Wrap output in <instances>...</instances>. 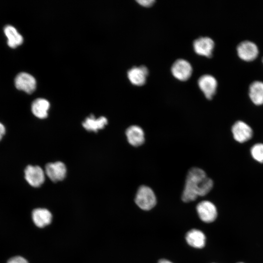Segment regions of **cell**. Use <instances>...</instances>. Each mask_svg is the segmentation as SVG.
Here are the masks:
<instances>
[{"label":"cell","instance_id":"cell-25","mask_svg":"<svg viewBox=\"0 0 263 263\" xmlns=\"http://www.w3.org/2000/svg\"></svg>","mask_w":263,"mask_h":263},{"label":"cell","instance_id":"cell-3","mask_svg":"<svg viewBox=\"0 0 263 263\" xmlns=\"http://www.w3.org/2000/svg\"><path fill=\"white\" fill-rule=\"evenodd\" d=\"M238 56L243 60L252 61L255 60L259 54V49L255 43L248 40L240 42L237 47Z\"/></svg>","mask_w":263,"mask_h":263},{"label":"cell","instance_id":"cell-6","mask_svg":"<svg viewBox=\"0 0 263 263\" xmlns=\"http://www.w3.org/2000/svg\"><path fill=\"white\" fill-rule=\"evenodd\" d=\"M171 71L175 78L181 81H186L190 77L192 68L188 61L178 59L173 63Z\"/></svg>","mask_w":263,"mask_h":263},{"label":"cell","instance_id":"cell-8","mask_svg":"<svg viewBox=\"0 0 263 263\" xmlns=\"http://www.w3.org/2000/svg\"><path fill=\"white\" fill-rule=\"evenodd\" d=\"M15 85L18 89L31 94L35 90L37 83L35 77L31 75L21 72L16 76Z\"/></svg>","mask_w":263,"mask_h":263},{"label":"cell","instance_id":"cell-17","mask_svg":"<svg viewBox=\"0 0 263 263\" xmlns=\"http://www.w3.org/2000/svg\"><path fill=\"white\" fill-rule=\"evenodd\" d=\"M249 96L251 101L256 105L263 104V82H253L249 88Z\"/></svg>","mask_w":263,"mask_h":263},{"label":"cell","instance_id":"cell-19","mask_svg":"<svg viewBox=\"0 0 263 263\" xmlns=\"http://www.w3.org/2000/svg\"><path fill=\"white\" fill-rule=\"evenodd\" d=\"M4 32L7 38V44L10 47L14 48L22 43V36L14 26L10 25L5 26Z\"/></svg>","mask_w":263,"mask_h":263},{"label":"cell","instance_id":"cell-26","mask_svg":"<svg viewBox=\"0 0 263 263\" xmlns=\"http://www.w3.org/2000/svg\"></svg>","mask_w":263,"mask_h":263},{"label":"cell","instance_id":"cell-21","mask_svg":"<svg viewBox=\"0 0 263 263\" xmlns=\"http://www.w3.org/2000/svg\"><path fill=\"white\" fill-rule=\"evenodd\" d=\"M7 263H28L27 261L20 256H16L10 259Z\"/></svg>","mask_w":263,"mask_h":263},{"label":"cell","instance_id":"cell-15","mask_svg":"<svg viewBox=\"0 0 263 263\" xmlns=\"http://www.w3.org/2000/svg\"><path fill=\"white\" fill-rule=\"evenodd\" d=\"M32 219L36 226L42 228L51 223L52 215L51 213L45 208H36L32 212Z\"/></svg>","mask_w":263,"mask_h":263},{"label":"cell","instance_id":"cell-9","mask_svg":"<svg viewBox=\"0 0 263 263\" xmlns=\"http://www.w3.org/2000/svg\"><path fill=\"white\" fill-rule=\"evenodd\" d=\"M66 167L65 164L60 161L49 163L45 166V173L53 182L61 181L66 174Z\"/></svg>","mask_w":263,"mask_h":263},{"label":"cell","instance_id":"cell-13","mask_svg":"<svg viewBox=\"0 0 263 263\" xmlns=\"http://www.w3.org/2000/svg\"><path fill=\"white\" fill-rule=\"evenodd\" d=\"M148 74V69L146 66H134L128 72V77L133 85L142 86L146 82Z\"/></svg>","mask_w":263,"mask_h":263},{"label":"cell","instance_id":"cell-4","mask_svg":"<svg viewBox=\"0 0 263 263\" xmlns=\"http://www.w3.org/2000/svg\"><path fill=\"white\" fill-rule=\"evenodd\" d=\"M196 210L199 217L204 222L211 223L217 218V208L210 201H203L199 202L196 206Z\"/></svg>","mask_w":263,"mask_h":263},{"label":"cell","instance_id":"cell-23","mask_svg":"<svg viewBox=\"0 0 263 263\" xmlns=\"http://www.w3.org/2000/svg\"><path fill=\"white\" fill-rule=\"evenodd\" d=\"M5 133V128L4 125L0 122V141Z\"/></svg>","mask_w":263,"mask_h":263},{"label":"cell","instance_id":"cell-18","mask_svg":"<svg viewBox=\"0 0 263 263\" xmlns=\"http://www.w3.org/2000/svg\"><path fill=\"white\" fill-rule=\"evenodd\" d=\"M108 124V120L104 116H101L98 118L91 114L87 117L82 123L83 127L88 131L97 132L98 130L103 129Z\"/></svg>","mask_w":263,"mask_h":263},{"label":"cell","instance_id":"cell-7","mask_svg":"<svg viewBox=\"0 0 263 263\" xmlns=\"http://www.w3.org/2000/svg\"><path fill=\"white\" fill-rule=\"evenodd\" d=\"M231 130L234 139L239 143L245 142L252 136L253 131L251 128L242 121L236 122Z\"/></svg>","mask_w":263,"mask_h":263},{"label":"cell","instance_id":"cell-2","mask_svg":"<svg viewBox=\"0 0 263 263\" xmlns=\"http://www.w3.org/2000/svg\"><path fill=\"white\" fill-rule=\"evenodd\" d=\"M135 202L137 206L144 210H149L156 204V197L152 189L146 186H141L138 189Z\"/></svg>","mask_w":263,"mask_h":263},{"label":"cell","instance_id":"cell-14","mask_svg":"<svg viewBox=\"0 0 263 263\" xmlns=\"http://www.w3.org/2000/svg\"><path fill=\"white\" fill-rule=\"evenodd\" d=\"M185 238L188 244L195 248H202L206 244L205 235L199 229H192L189 230L187 233Z\"/></svg>","mask_w":263,"mask_h":263},{"label":"cell","instance_id":"cell-5","mask_svg":"<svg viewBox=\"0 0 263 263\" xmlns=\"http://www.w3.org/2000/svg\"><path fill=\"white\" fill-rule=\"evenodd\" d=\"M24 174L26 181L33 187H38L44 182L45 172L38 166H28L25 169Z\"/></svg>","mask_w":263,"mask_h":263},{"label":"cell","instance_id":"cell-20","mask_svg":"<svg viewBox=\"0 0 263 263\" xmlns=\"http://www.w3.org/2000/svg\"><path fill=\"white\" fill-rule=\"evenodd\" d=\"M253 158L259 163H263V144L257 143L253 145L250 150Z\"/></svg>","mask_w":263,"mask_h":263},{"label":"cell","instance_id":"cell-24","mask_svg":"<svg viewBox=\"0 0 263 263\" xmlns=\"http://www.w3.org/2000/svg\"><path fill=\"white\" fill-rule=\"evenodd\" d=\"M157 263H173L169 260L166 259H161Z\"/></svg>","mask_w":263,"mask_h":263},{"label":"cell","instance_id":"cell-11","mask_svg":"<svg viewBox=\"0 0 263 263\" xmlns=\"http://www.w3.org/2000/svg\"><path fill=\"white\" fill-rule=\"evenodd\" d=\"M214 47L213 40L208 37H201L193 42L195 52L198 55L210 57Z\"/></svg>","mask_w":263,"mask_h":263},{"label":"cell","instance_id":"cell-12","mask_svg":"<svg viewBox=\"0 0 263 263\" xmlns=\"http://www.w3.org/2000/svg\"><path fill=\"white\" fill-rule=\"evenodd\" d=\"M126 135L128 142L132 146L139 147L145 142L144 131L137 125H132L128 128Z\"/></svg>","mask_w":263,"mask_h":263},{"label":"cell","instance_id":"cell-10","mask_svg":"<svg viewBox=\"0 0 263 263\" xmlns=\"http://www.w3.org/2000/svg\"><path fill=\"white\" fill-rule=\"evenodd\" d=\"M198 83L206 97L211 99L216 93L217 87L215 78L210 75H205L199 78Z\"/></svg>","mask_w":263,"mask_h":263},{"label":"cell","instance_id":"cell-22","mask_svg":"<svg viewBox=\"0 0 263 263\" xmlns=\"http://www.w3.org/2000/svg\"><path fill=\"white\" fill-rule=\"evenodd\" d=\"M136 1L142 6L144 7L151 6L155 2L153 0H139Z\"/></svg>","mask_w":263,"mask_h":263},{"label":"cell","instance_id":"cell-16","mask_svg":"<svg viewBox=\"0 0 263 263\" xmlns=\"http://www.w3.org/2000/svg\"><path fill=\"white\" fill-rule=\"evenodd\" d=\"M49 108L50 103L49 101L42 98L35 99L31 105V110L33 113L37 117L40 119L47 117Z\"/></svg>","mask_w":263,"mask_h":263},{"label":"cell","instance_id":"cell-1","mask_svg":"<svg viewBox=\"0 0 263 263\" xmlns=\"http://www.w3.org/2000/svg\"><path fill=\"white\" fill-rule=\"evenodd\" d=\"M213 182L208 177L204 170L198 168H192L188 172L182 199L189 202L198 196H204L211 190Z\"/></svg>","mask_w":263,"mask_h":263}]
</instances>
